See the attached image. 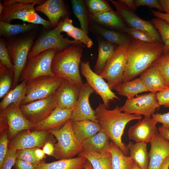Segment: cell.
<instances>
[{
  "mask_svg": "<svg viewBox=\"0 0 169 169\" xmlns=\"http://www.w3.org/2000/svg\"><path fill=\"white\" fill-rule=\"evenodd\" d=\"M164 52L162 43L151 44L131 39L127 50V62L123 75V82L133 79L141 75Z\"/></svg>",
  "mask_w": 169,
  "mask_h": 169,
  "instance_id": "1",
  "label": "cell"
},
{
  "mask_svg": "<svg viewBox=\"0 0 169 169\" xmlns=\"http://www.w3.org/2000/svg\"><path fill=\"white\" fill-rule=\"evenodd\" d=\"M95 111V118L101 130L107 135L125 155L128 156L130 155L129 150L121 139L124 129L128 122L134 120H141L142 116L122 112L117 105L112 110H109L101 103L99 104Z\"/></svg>",
  "mask_w": 169,
  "mask_h": 169,
  "instance_id": "2",
  "label": "cell"
},
{
  "mask_svg": "<svg viewBox=\"0 0 169 169\" xmlns=\"http://www.w3.org/2000/svg\"><path fill=\"white\" fill-rule=\"evenodd\" d=\"M83 46L73 45L55 54L51 68L55 76L63 78L80 88L83 84L79 72Z\"/></svg>",
  "mask_w": 169,
  "mask_h": 169,
  "instance_id": "3",
  "label": "cell"
},
{
  "mask_svg": "<svg viewBox=\"0 0 169 169\" xmlns=\"http://www.w3.org/2000/svg\"><path fill=\"white\" fill-rule=\"evenodd\" d=\"M35 34L31 32L11 38H5L7 47L14 66L12 89L17 85L21 74L27 64Z\"/></svg>",
  "mask_w": 169,
  "mask_h": 169,
  "instance_id": "4",
  "label": "cell"
},
{
  "mask_svg": "<svg viewBox=\"0 0 169 169\" xmlns=\"http://www.w3.org/2000/svg\"><path fill=\"white\" fill-rule=\"evenodd\" d=\"M49 131L57 141V143L54 144L53 156L56 159L72 158L84 151L81 143L77 140L74 134L70 119L60 129Z\"/></svg>",
  "mask_w": 169,
  "mask_h": 169,
  "instance_id": "5",
  "label": "cell"
},
{
  "mask_svg": "<svg viewBox=\"0 0 169 169\" xmlns=\"http://www.w3.org/2000/svg\"><path fill=\"white\" fill-rule=\"evenodd\" d=\"M130 41L117 46L99 74L107 81L112 90L117 85L123 82V75L127 64Z\"/></svg>",
  "mask_w": 169,
  "mask_h": 169,
  "instance_id": "6",
  "label": "cell"
},
{
  "mask_svg": "<svg viewBox=\"0 0 169 169\" xmlns=\"http://www.w3.org/2000/svg\"><path fill=\"white\" fill-rule=\"evenodd\" d=\"M64 79L55 75L42 76L26 82V95L21 105L45 98L56 93Z\"/></svg>",
  "mask_w": 169,
  "mask_h": 169,
  "instance_id": "7",
  "label": "cell"
},
{
  "mask_svg": "<svg viewBox=\"0 0 169 169\" xmlns=\"http://www.w3.org/2000/svg\"><path fill=\"white\" fill-rule=\"evenodd\" d=\"M36 4L15 3L4 6L0 14V21L10 23L12 20L18 19L23 22L42 25L45 29L52 27L49 21L43 19L36 12L34 8Z\"/></svg>",
  "mask_w": 169,
  "mask_h": 169,
  "instance_id": "8",
  "label": "cell"
},
{
  "mask_svg": "<svg viewBox=\"0 0 169 169\" xmlns=\"http://www.w3.org/2000/svg\"><path fill=\"white\" fill-rule=\"evenodd\" d=\"M57 52L56 49H48L28 59L19 80L27 82L40 76H54L51 65Z\"/></svg>",
  "mask_w": 169,
  "mask_h": 169,
  "instance_id": "9",
  "label": "cell"
},
{
  "mask_svg": "<svg viewBox=\"0 0 169 169\" xmlns=\"http://www.w3.org/2000/svg\"><path fill=\"white\" fill-rule=\"evenodd\" d=\"M61 33L54 29L42 33L34 43L29 53L28 59L48 49H54L58 52L73 45L84 46L79 42L64 38Z\"/></svg>",
  "mask_w": 169,
  "mask_h": 169,
  "instance_id": "10",
  "label": "cell"
},
{
  "mask_svg": "<svg viewBox=\"0 0 169 169\" xmlns=\"http://www.w3.org/2000/svg\"><path fill=\"white\" fill-rule=\"evenodd\" d=\"M115 7L116 12L128 27L134 28L146 32L156 41L162 43L159 33L151 21L144 20L139 17L135 11L129 8L121 0H109Z\"/></svg>",
  "mask_w": 169,
  "mask_h": 169,
  "instance_id": "11",
  "label": "cell"
},
{
  "mask_svg": "<svg viewBox=\"0 0 169 169\" xmlns=\"http://www.w3.org/2000/svg\"><path fill=\"white\" fill-rule=\"evenodd\" d=\"M57 104L56 92L45 98L21 105L20 108L26 119L35 125L47 118L57 107Z\"/></svg>",
  "mask_w": 169,
  "mask_h": 169,
  "instance_id": "12",
  "label": "cell"
},
{
  "mask_svg": "<svg viewBox=\"0 0 169 169\" xmlns=\"http://www.w3.org/2000/svg\"><path fill=\"white\" fill-rule=\"evenodd\" d=\"M160 106L156 94L150 93L127 99L124 104L119 107V109L128 114L142 115L145 117H151L156 110Z\"/></svg>",
  "mask_w": 169,
  "mask_h": 169,
  "instance_id": "13",
  "label": "cell"
},
{
  "mask_svg": "<svg viewBox=\"0 0 169 169\" xmlns=\"http://www.w3.org/2000/svg\"><path fill=\"white\" fill-rule=\"evenodd\" d=\"M80 70L81 74L86 79V83L100 96L107 108L111 101L115 99H120L112 92L104 79L91 69L89 61L81 62Z\"/></svg>",
  "mask_w": 169,
  "mask_h": 169,
  "instance_id": "14",
  "label": "cell"
},
{
  "mask_svg": "<svg viewBox=\"0 0 169 169\" xmlns=\"http://www.w3.org/2000/svg\"><path fill=\"white\" fill-rule=\"evenodd\" d=\"M53 136L49 131H23L10 141L8 148L17 151L43 147L46 142H53Z\"/></svg>",
  "mask_w": 169,
  "mask_h": 169,
  "instance_id": "15",
  "label": "cell"
},
{
  "mask_svg": "<svg viewBox=\"0 0 169 169\" xmlns=\"http://www.w3.org/2000/svg\"><path fill=\"white\" fill-rule=\"evenodd\" d=\"M0 115L6 121L8 127V137L10 141L19 133L26 130L32 129L34 124L25 117L20 106L12 104L3 110Z\"/></svg>",
  "mask_w": 169,
  "mask_h": 169,
  "instance_id": "16",
  "label": "cell"
},
{
  "mask_svg": "<svg viewBox=\"0 0 169 169\" xmlns=\"http://www.w3.org/2000/svg\"><path fill=\"white\" fill-rule=\"evenodd\" d=\"M94 92L87 83L83 84L79 88V98L70 119L71 121L90 120L97 122L95 110L90 106L89 100L90 95Z\"/></svg>",
  "mask_w": 169,
  "mask_h": 169,
  "instance_id": "17",
  "label": "cell"
},
{
  "mask_svg": "<svg viewBox=\"0 0 169 169\" xmlns=\"http://www.w3.org/2000/svg\"><path fill=\"white\" fill-rule=\"evenodd\" d=\"M157 123L152 118L144 117L130 127L128 132L129 139L136 143L147 144L159 133Z\"/></svg>",
  "mask_w": 169,
  "mask_h": 169,
  "instance_id": "18",
  "label": "cell"
},
{
  "mask_svg": "<svg viewBox=\"0 0 169 169\" xmlns=\"http://www.w3.org/2000/svg\"><path fill=\"white\" fill-rule=\"evenodd\" d=\"M36 11L41 12L48 18L53 29L57 26L61 18L67 17L68 11L63 0H47L34 8Z\"/></svg>",
  "mask_w": 169,
  "mask_h": 169,
  "instance_id": "19",
  "label": "cell"
},
{
  "mask_svg": "<svg viewBox=\"0 0 169 169\" xmlns=\"http://www.w3.org/2000/svg\"><path fill=\"white\" fill-rule=\"evenodd\" d=\"M57 93V107L63 110L72 109L76 105L79 94V88L64 79Z\"/></svg>",
  "mask_w": 169,
  "mask_h": 169,
  "instance_id": "20",
  "label": "cell"
},
{
  "mask_svg": "<svg viewBox=\"0 0 169 169\" xmlns=\"http://www.w3.org/2000/svg\"><path fill=\"white\" fill-rule=\"evenodd\" d=\"M63 110L57 107L42 122L33 125V131L56 130L60 129L70 119L74 108Z\"/></svg>",
  "mask_w": 169,
  "mask_h": 169,
  "instance_id": "21",
  "label": "cell"
},
{
  "mask_svg": "<svg viewBox=\"0 0 169 169\" xmlns=\"http://www.w3.org/2000/svg\"><path fill=\"white\" fill-rule=\"evenodd\" d=\"M148 169H158L164 159L169 156V141L163 138L159 133L150 142Z\"/></svg>",
  "mask_w": 169,
  "mask_h": 169,
  "instance_id": "22",
  "label": "cell"
},
{
  "mask_svg": "<svg viewBox=\"0 0 169 169\" xmlns=\"http://www.w3.org/2000/svg\"><path fill=\"white\" fill-rule=\"evenodd\" d=\"M89 16L90 21L106 28L125 33L128 27L112 9L97 15L89 14Z\"/></svg>",
  "mask_w": 169,
  "mask_h": 169,
  "instance_id": "23",
  "label": "cell"
},
{
  "mask_svg": "<svg viewBox=\"0 0 169 169\" xmlns=\"http://www.w3.org/2000/svg\"><path fill=\"white\" fill-rule=\"evenodd\" d=\"M148 91L153 94L169 87L162 74L156 68L150 66L140 77Z\"/></svg>",
  "mask_w": 169,
  "mask_h": 169,
  "instance_id": "24",
  "label": "cell"
},
{
  "mask_svg": "<svg viewBox=\"0 0 169 169\" xmlns=\"http://www.w3.org/2000/svg\"><path fill=\"white\" fill-rule=\"evenodd\" d=\"M110 138L104 131L100 130L94 136L81 142L84 151H92L100 155L110 153Z\"/></svg>",
  "mask_w": 169,
  "mask_h": 169,
  "instance_id": "25",
  "label": "cell"
},
{
  "mask_svg": "<svg viewBox=\"0 0 169 169\" xmlns=\"http://www.w3.org/2000/svg\"><path fill=\"white\" fill-rule=\"evenodd\" d=\"M89 29L95 35L98 36L106 41L118 46L129 42L130 39L123 33L103 27L90 21Z\"/></svg>",
  "mask_w": 169,
  "mask_h": 169,
  "instance_id": "26",
  "label": "cell"
},
{
  "mask_svg": "<svg viewBox=\"0 0 169 169\" xmlns=\"http://www.w3.org/2000/svg\"><path fill=\"white\" fill-rule=\"evenodd\" d=\"M71 121L74 134L77 140L80 143L95 135L101 130L97 122L90 120Z\"/></svg>",
  "mask_w": 169,
  "mask_h": 169,
  "instance_id": "27",
  "label": "cell"
},
{
  "mask_svg": "<svg viewBox=\"0 0 169 169\" xmlns=\"http://www.w3.org/2000/svg\"><path fill=\"white\" fill-rule=\"evenodd\" d=\"M95 36L98 42V55L94 71L99 74L117 46L106 41L98 36Z\"/></svg>",
  "mask_w": 169,
  "mask_h": 169,
  "instance_id": "28",
  "label": "cell"
},
{
  "mask_svg": "<svg viewBox=\"0 0 169 169\" xmlns=\"http://www.w3.org/2000/svg\"><path fill=\"white\" fill-rule=\"evenodd\" d=\"M87 161L85 157L78 156L50 163L42 161L37 169H84Z\"/></svg>",
  "mask_w": 169,
  "mask_h": 169,
  "instance_id": "29",
  "label": "cell"
},
{
  "mask_svg": "<svg viewBox=\"0 0 169 169\" xmlns=\"http://www.w3.org/2000/svg\"><path fill=\"white\" fill-rule=\"evenodd\" d=\"M144 143H133L130 141L127 145L130 152V156L141 169H148L149 157Z\"/></svg>",
  "mask_w": 169,
  "mask_h": 169,
  "instance_id": "30",
  "label": "cell"
},
{
  "mask_svg": "<svg viewBox=\"0 0 169 169\" xmlns=\"http://www.w3.org/2000/svg\"><path fill=\"white\" fill-rule=\"evenodd\" d=\"M26 82L22 81L8 92L0 102V111L4 110L12 104L20 106L26 95Z\"/></svg>",
  "mask_w": 169,
  "mask_h": 169,
  "instance_id": "31",
  "label": "cell"
},
{
  "mask_svg": "<svg viewBox=\"0 0 169 169\" xmlns=\"http://www.w3.org/2000/svg\"><path fill=\"white\" fill-rule=\"evenodd\" d=\"M114 89L119 95L127 99L134 98L139 93L148 91L140 77L123 82L117 85Z\"/></svg>",
  "mask_w": 169,
  "mask_h": 169,
  "instance_id": "32",
  "label": "cell"
},
{
  "mask_svg": "<svg viewBox=\"0 0 169 169\" xmlns=\"http://www.w3.org/2000/svg\"><path fill=\"white\" fill-rule=\"evenodd\" d=\"M38 25L31 23L13 24L0 21V35L5 38H11L33 31Z\"/></svg>",
  "mask_w": 169,
  "mask_h": 169,
  "instance_id": "33",
  "label": "cell"
},
{
  "mask_svg": "<svg viewBox=\"0 0 169 169\" xmlns=\"http://www.w3.org/2000/svg\"><path fill=\"white\" fill-rule=\"evenodd\" d=\"M78 156L85 158L91 163L93 169H112L110 153L100 155L92 151H83Z\"/></svg>",
  "mask_w": 169,
  "mask_h": 169,
  "instance_id": "34",
  "label": "cell"
},
{
  "mask_svg": "<svg viewBox=\"0 0 169 169\" xmlns=\"http://www.w3.org/2000/svg\"><path fill=\"white\" fill-rule=\"evenodd\" d=\"M112 169H131L134 161L124 155L119 147L113 141H110Z\"/></svg>",
  "mask_w": 169,
  "mask_h": 169,
  "instance_id": "35",
  "label": "cell"
},
{
  "mask_svg": "<svg viewBox=\"0 0 169 169\" xmlns=\"http://www.w3.org/2000/svg\"><path fill=\"white\" fill-rule=\"evenodd\" d=\"M71 3L74 13L79 22L80 28L88 34L90 20L84 0H71Z\"/></svg>",
  "mask_w": 169,
  "mask_h": 169,
  "instance_id": "36",
  "label": "cell"
},
{
  "mask_svg": "<svg viewBox=\"0 0 169 169\" xmlns=\"http://www.w3.org/2000/svg\"><path fill=\"white\" fill-rule=\"evenodd\" d=\"M13 72L0 63V98H3L12 87Z\"/></svg>",
  "mask_w": 169,
  "mask_h": 169,
  "instance_id": "37",
  "label": "cell"
},
{
  "mask_svg": "<svg viewBox=\"0 0 169 169\" xmlns=\"http://www.w3.org/2000/svg\"><path fill=\"white\" fill-rule=\"evenodd\" d=\"M151 22L161 36L164 46V53L169 51V23L157 18H152Z\"/></svg>",
  "mask_w": 169,
  "mask_h": 169,
  "instance_id": "38",
  "label": "cell"
},
{
  "mask_svg": "<svg viewBox=\"0 0 169 169\" xmlns=\"http://www.w3.org/2000/svg\"><path fill=\"white\" fill-rule=\"evenodd\" d=\"M150 66L156 69L159 71L169 87V51L164 53Z\"/></svg>",
  "mask_w": 169,
  "mask_h": 169,
  "instance_id": "39",
  "label": "cell"
},
{
  "mask_svg": "<svg viewBox=\"0 0 169 169\" xmlns=\"http://www.w3.org/2000/svg\"><path fill=\"white\" fill-rule=\"evenodd\" d=\"M89 13L92 15L100 14L112 9L107 1L105 0H84Z\"/></svg>",
  "mask_w": 169,
  "mask_h": 169,
  "instance_id": "40",
  "label": "cell"
},
{
  "mask_svg": "<svg viewBox=\"0 0 169 169\" xmlns=\"http://www.w3.org/2000/svg\"><path fill=\"white\" fill-rule=\"evenodd\" d=\"M67 35L74 39L84 44L88 48H90L93 45L92 40L84 31L80 28L74 27L69 32L66 33Z\"/></svg>",
  "mask_w": 169,
  "mask_h": 169,
  "instance_id": "41",
  "label": "cell"
},
{
  "mask_svg": "<svg viewBox=\"0 0 169 169\" xmlns=\"http://www.w3.org/2000/svg\"><path fill=\"white\" fill-rule=\"evenodd\" d=\"M125 33L130 35L134 39L142 42L151 44L156 43L158 42L148 33L140 29L128 27Z\"/></svg>",
  "mask_w": 169,
  "mask_h": 169,
  "instance_id": "42",
  "label": "cell"
},
{
  "mask_svg": "<svg viewBox=\"0 0 169 169\" xmlns=\"http://www.w3.org/2000/svg\"><path fill=\"white\" fill-rule=\"evenodd\" d=\"M0 63L14 72V65L9 56L5 40L2 38L0 39Z\"/></svg>",
  "mask_w": 169,
  "mask_h": 169,
  "instance_id": "43",
  "label": "cell"
},
{
  "mask_svg": "<svg viewBox=\"0 0 169 169\" xmlns=\"http://www.w3.org/2000/svg\"><path fill=\"white\" fill-rule=\"evenodd\" d=\"M35 148L26 149L17 151V159L38 165L42 161H38L35 158L34 153Z\"/></svg>",
  "mask_w": 169,
  "mask_h": 169,
  "instance_id": "44",
  "label": "cell"
},
{
  "mask_svg": "<svg viewBox=\"0 0 169 169\" xmlns=\"http://www.w3.org/2000/svg\"><path fill=\"white\" fill-rule=\"evenodd\" d=\"M1 131L0 137V167L6 156L8 149L9 139L8 130Z\"/></svg>",
  "mask_w": 169,
  "mask_h": 169,
  "instance_id": "45",
  "label": "cell"
},
{
  "mask_svg": "<svg viewBox=\"0 0 169 169\" xmlns=\"http://www.w3.org/2000/svg\"><path fill=\"white\" fill-rule=\"evenodd\" d=\"M17 151L8 148L7 153L3 161L0 169H11L14 166L17 159Z\"/></svg>",
  "mask_w": 169,
  "mask_h": 169,
  "instance_id": "46",
  "label": "cell"
},
{
  "mask_svg": "<svg viewBox=\"0 0 169 169\" xmlns=\"http://www.w3.org/2000/svg\"><path fill=\"white\" fill-rule=\"evenodd\" d=\"M74 27L72 20L67 17L61 19L57 27L54 29L60 33L62 32L67 33L70 32Z\"/></svg>",
  "mask_w": 169,
  "mask_h": 169,
  "instance_id": "47",
  "label": "cell"
},
{
  "mask_svg": "<svg viewBox=\"0 0 169 169\" xmlns=\"http://www.w3.org/2000/svg\"><path fill=\"white\" fill-rule=\"evenodd\" d=\"M135 2L137 8L141 6H145L150 8H155L157 9L159 11L161 12H164L158 0H135Z\"/></svg>",
  "mask_w": 169,
  "mask_h": 169,
  "instance_id": "48",
  "label": "cell"
},
{
  "mask_svg": "<svg viewBox=\"0 0 169 169\" xmlns=\"http://www.w3.org/2000/svg\"><path fill=\"white\" fill-rule=\"evenodd\" d=\"M151 116L157 123H160L162 124L161 126L162 128L169 130V112L163 114L154 113Z\"/></svg>",
  "mask_w": 169,
  "mask_h": 169,
  "instance_id": "49",
  "label": "cell"
},
{
  "mask_svg": "<svg viewBox=\"0 0 169 169\" xmlns=\"http://www.w3.org/2000/svg\"><path fill=\"white\" fill-rule=\"evenodd\" d=\"M157 100L160 106L169 108V87L156 94Z\"/></svg>",
  "mask_w": 169,
  "mask_h": 169,
  "instance_id": "50",
  "label": "cell"
},
{
  "mask_svg": "<svg viewBox=\"0 0 169 169\" xmlns=\"http://www.w3.org/2000/svg\"><path fill=\"white\" fill-rule=\"evenodd\" d=\"M37 164L17 159L13 166L14 169H37Z\"/></svg>",
  "mask_w": 169,
  "mask_h": 169,
  "instance_id": "51",
  "label": "cell"
},
{
  "mask_svg": "<svg viewBox=\"0 0 169 169\" xmlns=\"http://www.w3.org/2000/svg\"><path fill=\"white\" fill-rule=\"evenodd\" d=\"M45 1L44 0H4L2 3L4 6L15 3L24 4L36 3L39 5L43 3Z\"/></svg>",
  "mask_w": 169,
  "mask_h": 169,
  "instance_id": "52",
  "label": "cell"
},
{
  "mask_svg": "<svg viewBox=\"0 0 169 169\" xmlns=\"http://www.w3.org/2000/svg\"><path fill=\"white\" fill-rule=\"evenodd\" d=\"M42 150L45 154L53 156L54 151V147L53 142L48 141L45 143Z\"/></svg>",
  "mask_w": 169,
  "mask_h": 169,
  "instance_id": "53",
  "label": "cell"
},
{
  "mask_svg": "<svg viewBox=\"0 0 169 169\" xmlns=\"http://www.w3.org/2000/svg\"><path fill=\"white\" fill-rule=\"evenodd\" d=\"M151 14L157 18L161 19L169 23V15L158 11L150 10Z\"/></svg>",
  "mask_w": 169,
  "mask_h": 169,
  "instance_id": "54",
  "label": "cell"
},
{
  "mask_svg": "<svg viewBox=\"0 0 169 169\" xmlns=\"http://www.w3.org/2000/svg\"><path fill=\"white\" fill-rule=\"evenodd\" d=\"M34 153L35 158L38 161H41L45 157V154L43 150L39 148H35Z\"/></svg>",
  "mask_w": 169,
  "mask_h": 169,
  "instance_id": "55",
  "label": "cell"
},
{
  "mask_svg": "<svg viewBox=\"0 0 169 169\" xmlns=\"http://www.w3.org/2000/svg\"><path fill=\"white\" fill-rule=\"evenodd\" d=\"M158 131L163 138L169 141V130L163 129L161 126L158 128Z\"/></svg>",
  "mask_w": 169,
  "mask_h": 169,
  "instance_id": "56",
  "label": "cell"
},
{
  "mask_svg": "<svg viewBox=\"0 0 169 169\" xmlns=\"http://www.w3.org/2000/svg\"><path fill=\"white\" fill-rule=\"evenodd\" d=\"M165 14L169 15V0H158Z\"/></svg>",
  "mask_w": 169,
  "mask_h": 169,
  "instance_id": "57",
  "label": "cell"
},
{
  "mask_svg": "<svg viewBox=\"0 0 169 169\" xmlns=\"http://www.w3.org/2000/svg\"><path fill=\"white\" fill-rule=\"evenodd\" d=\"M129 8L135 11L136 9L135 0H121Z\"/></svg>",
  "mask_w": 169,
  "mask_h": 169,
  "instance_id": "58",
  "label": "cell"
},
{
  "mask_svg": "<svg viewBox=\"0 0 169 169\" xmlns=\"http://www.w3.org/2000/svg\"><path fill=\"white\" fill-rule=\"evenodd\" d=\"M169 167V156L163 161L158 169H168Z\"/></svg>",
  "mask_w": 169,
  "mask_h": 169,
  "instance_id": "59",
  "label": "cell"
},
{
  "mask_svg": "<svg viewBox=\"0 0 169 169\" xmlns=\"http://www.w3.org/2000/svg\"><path fill=\"white\" fill-rule=\"evenodd\" d=\"M84 169H93L90 162L87 160Z\"/></svg>",
  "mask_w": 169,
  "mask_h": 169,
  "instance_id": "60",
  "label": "cell"
},
{
  "mask_svg": "<svg viewBox=\"0 0 169 169\" xmlns=\"http://www.w3.org/2000/svg\"><path fill=\"white\" fill-rule=\"evenodd\" d=\"M131 169H141L134 161Z\"/></svg>",
  "mask_w": 169,
  "mask_h": 169,
  "instance_id": "61",
  "label": "cell"
},
{
  "mask_svg": "<svg viewBox=\"0 0 169 169\" xmlns=\"http://www.w3.org/2000/svg\"><path fill=\"white\" fill-rule=\"evenodd\" d=\"M4 8V6L3 5L2 3H1V1H0V14H1L2 13V12Z\"/></svg>",
  "mask_w": 169,
  "mask_h": 169,
  "instance_id": "62",
  "label": "cell"
}]
</instances>
